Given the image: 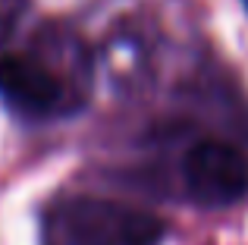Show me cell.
<instances>
[{"instance_id":"cell-3","label":"cell","mask_w":248,"mask_h":245,"mask_svg":"<svg viewBox=\"0 0 248 245\" xmlns=\"http://www.w3.org/2000/svg\"><path fill=\"white\" fill-rule=\"evenodd\" d=\"M0 98L22 117H50L63 104V82L35 57L6 54L0 57Z\"/></svg>"},{"instance_id":"cell-4","label":"cell","mask_w":248,"mask_h":245,"mask_svg":"<svg viewBox=\"0 0 248 245\" xmlns=\"http://www.w3.org/2000/svg\"><path fill=\"white\" fill-rule=\"evenodd\" d=\"M242 3H245V10H248V0H242Z\"/></svg>"},{"instance_id":"cell-2","label":"cell","mask_w":248,"mask_h":245,"mask_svg":"<svg viewBox=\"0 0 248 245\" xmlns=\"http://www.w3.org/2000/svg\"><path fill=\"white\" fill-rule=\"evenodd\" d=\"M182 183L201 208H230L248 192V157L230 141L204 138L182 157Z\"/></svg>"},{"instance_id":"cell-1","label":"cell","mask_w":248,"mask_h":245,"mask_svg":"<svg viewBox=\"0 0 248 245\" xmlns=\"http://www.w3.org/2000/svg\"><path fill=\"white\" fill-rule=\"evenodd\" d=\"M164 233L151 211L91 195L66 198L44 220V245H160Z\"/></svg>"}]
</instances>
